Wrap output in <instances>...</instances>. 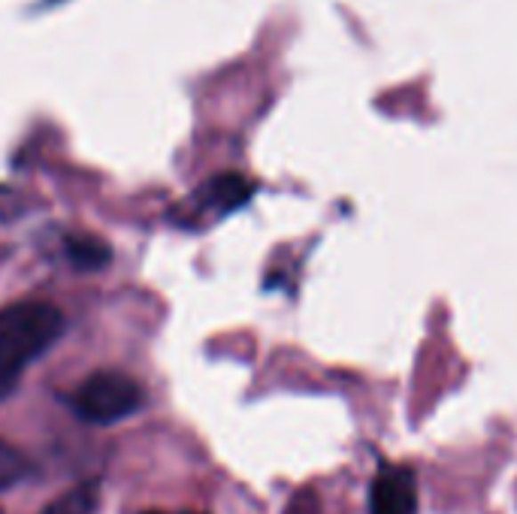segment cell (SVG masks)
<instances>
[{
  "instance_id": "5",
  "label": "cell",
  "mask_w": 517,
  "mask_h": 514,
  "mask_svg": "<svg viewBox=\"0 0 517 514\" xmlns=\"http://www.w3.org/2000/svg\"><path fill=\"white\" fill-rule=\"evenodd\" d=\"M94 511H97V485L88 481V485L67 490L52 505H45L40 514H94Z\"/></svg>"
},
{
  "instance_id": "3",
  "label": "cell",
  "mask_w": 517,
  "mask_h": 514,
  "mask_svg": "<svg viewBox=\"0 0 517 514\" xmlns=\"http://www.w3.org/2000/svg\"><path fill=\"white\" fill-rule=\"evenodd\" d=\"M369 514H417V478L408 466L384 463L369 487Z\"/></svg>"
},
{
  "instance_id": "1",
  "label": "cell",
  "mask_w": 517,
  "mask_h": 514,
  "mask_svg": "<svg viewBox=\"0 0 517 514\" xmlns=\"http://www.w3.org/2000/svg\"><path fill=\"white\" fill-rule=\"evenodd\" d=\"M64 333V314L43 300H19L0 309V403L12 394L21 375Z\"/></svg>"
},
{
  "instance_id": "7",
  "label": "cell",
  "mask_w": 517,
  "mask_h": 514,
  "mask_svg": "<svg viewBox=\"0 0 517 514\" xmlns=\"http://www.w3.org/2000/svg\"><path fill=\"white\" fill-rule=\"evenodd\" d=\"M21 472H25V460H21V454L12 451L10 445L0 442V485H6V481H12V478H21Z\"/></svg>"
},
{
  "instance_id": "2",
  "label": "cell",
  "mask_w": 517,
  "mask_h": 514,
  "mask_svg": "<svg viewBox=\"0 0 517 514\" xmlns=\"http://www.w3.org/2000/svg\"><path fill=\"white\" fill-rule=\"evenodd\" d=\"M142 405V388L131 375L118 370H101L91 372L70 396V409L82 420L97 427L116 424V420L131 418Z\"/></svg>"
},
{
  "instance_id": "4",
  "label": "cell",
  "mask_w": 517,
  "mask_h": 514,
  "mask_svg": "<svg viewBox=\"0 0 517 514\" xmlns=\"http://www.w3.org/2000/svg\"><path fill=\"white\" fill-rule=\"evenodd\" d=\"M248 194H252V182H246L237 173H224V175H218V179H212L197 197H200V203H206L209 209L230 212L246 203Z\"/></svg>"
},
{
  "instance_id": "8",
  "label": "cell",
  "mask_w": 517,
  "mask_h": 514,
  "mask_svg": "<svg viewBox=\"0 0 517 514\" xmlns=\"http://www.w3.org/2000/svg\"><path fill=\"white\" fill-rule=\"evenodd\" d=\"M146 514H203V511H146Z\"/></svg>"
},
{
  "instance_id": "6",
  "label": "cell",
  "mask_w": 517,
  "mask_h": 514,
  "mask_svg": "<svg viewBox=\"0 0 517 514\" xmlns=\"http://www.w3.org/2000/svg\"><path fill=\"white\" fill-rule=\"evenodd\" d=\"M70 257L76 260L79 266H101V264H106L109 260V249H106V242H101V240H91V236H85V240H70Z\"/></svg>"
}]
</instances>
